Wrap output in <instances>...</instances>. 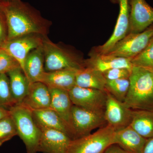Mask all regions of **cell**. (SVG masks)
Listing matches in <instances>:
<instances>
[{
  "label": "cell",
  "mask_w": 153,
  "mask_h": 153,
  "mask_svg": "<svg viewBox=\"0 0 153 153\" xmlns=\"http://www.w3.org/2000/svg\"><path fill=\"white\" fill-rule=\"evenodd\" d=\"M1 4L7 22V41L29 34L47 36L52 23L29 4L14 0Z\"/></svg>",
  "instance_id": "1"
},
{
  "label": "cell",
  "mask_w": 153,
  "mask_h": 153,
  "mask_svg": "<svg viewBox=\"0 0 153 153\" xmlns=\"http://www.w3.org/2000/svg\"><path fill=\"white\" fill-rule=\"evenodd\" d=\"M124 103L131 109L153 111V71L133 66Z\"/></svg>",
  "instance_id": "2"
},
{
  "label": "cell",
  "mask_w": 153,
  "mask_h": 153,
  "mask_svg": "<svg viewBox=\"0 0 153 153\" xmlns=\"http://www.w3.org/2000/svg\"><path fill=\"white\" fill-rule=\"evenodd\" d=\"M9 110L27 153L38 152L42 131L34 121L32 111L22 104L15 105Z\"/></svg>",
  "instance_id": "3"
},
{
  "label": "cell",
  "mask_w": 153,
  "mask_h": 153,
  "mask_svg": "<svg viewBox=\"0 0 153 153\" xmlns=\"http://www.w3.org/2000/svg\"><path fill=\"white\" fill-rule=\"evenodd\" d=\"M43 48L44 68L47 72L66 68H84V60L81 57L60 44L54 43L47 36L44 37Z\"/></svg>",
  "instance_id": "4"
},
{
  "label": "cell",
  "mask_w": 153,
  "mask_h": 153,
  "mask_svg": "<svg viewBox=\"0 0 153 153\" xmlns=\"http://www.w3.org/2000/svg\"><path fill=\"white\" fill-rule=\"evenodd\" d=\"M115 131L107 124L93 134L72 140L68 153H103L114 144Z\"/></svg>",
  "instance_id": "5"
},
{
  "label": "cell",
  "mask_w": 153,
  "mask_h": 153,
  "mask_svg": "<svg viewBox=\"0 0 153 153\" xmlns=\"http://www.w3.org/2000/svg\"><path fill=\"white\" fill-rule=\"evenodd\" d=\"M153 38V24L141 33H128L105 54L131 59L146 47Z\"/></svg>",
  "instance_id": "6"
},
{
  "label": "cell",
  "mask_w": 153,
  "mask_h": 153,
  "mask_svg": "<svg viewBox=\"0 0 153 153\" xmlns=\"http://www.w3.org/2000/svg\"><path fill=\"white\" fill-rule=\"evenodd\" d=\"M106 123L104 113L96 112L73 105L71 112V127L73 140L91 134Z\"/></svg>",
  "instance_id": "7"
},
{
  "label": "cell",
  "mask_w": 153,
  "mask_h": 153,
  "mask_svg": "<svg viewBox=\"0 0 153 153\" xmlns=\"http://www.w3.org/2000/svg\"><path fill=\"white\" fill-rule=\"evenodd\" d=\"M74 105L96 112L104 113L107 100V91L94 88L74 86L68 91Z\"/></svg>",
  "instance_id": "8"
},
{
  "label": "cell",
  "mask_w": 153,
  "mask_h": 153,
  "mask_svg": "<svg viewBox=\"0 0 153 153\" xmlns=\"http://www.w3.org/2000/svg\"><path fill=\"white\" fill-rule=\"evenodd\" d=\"M45 37L36 34L25 35L7 41L1 48L15 58L23 71L27 56L33 49L43 45Z\"/></svg>",
  "instance_id": "9"
},
{
  "label": "cell",
  "mask_w": 153,
  "mask_h": 153,
  "mask_svg": "<svg viewBox=\"0 0 153 153\" xmlns=\"http://www.w3.org/2000/svg\"><path fill=\"white\" fill-rule=\"evenodd\" d=\"M112 3L119 6V13L114 31L109 39L103 45L95 47L91 52L99 54H105L112 49L115 44L128 34L129 30V0H110Z\"/></svg>",
  "instance_id": "10"
},
{
  "label": "cell",
  "mask_w": 153,
  "mask_h": 153,
  "mask_svg": "<svg viewBox=\"0 0 153 153\" xmlns=\"http://www.w3.org/2000/svg\"><path fill=\"white\" fill-rule=\"evenodd\" d=\"M107 94L104 116L107 125L115 131L129 126L132 117L133 109L107 91Z\"/></svg>",
  "instance_id": "11"
},
{
  "label": "cell",
  "mask_w": 153,
  "mask_h": 153,
  "mask_svg": "<svg viewBox=\"0 0 153 153\" xmlns=\"http://www.w3.org/2000/svg\"><path fill=\"white\" fill-rule=\"evenodd\" d=\"M128 33H141L153 24V8L146 0H129Z\"/></svg>",
  "instance_id": "12"
},
{
  "label": "cell",
  "mask_w": 153,
  "mask_h": 153,
  "mask_svg": "<svg viewBox=\"0 0 153 153\" xmlns=\"http://www.w3.org/2000/svg\"><path fill=\"white\" fill-rule=\"evenodd\" d=\"M38 152L43 153H68L71 140L67 134L53 129L41 131Z\"/></svg>",
  "instance_id": "13"
},
{
  "label": "cell",
  "mask_w": 153,
  "mask_h": 153,
  "mask_svg": "<svg viewBox=\"0 0 153 153\" xmlns=\"http://www.w3.org/2000/svg\"><path fill=\"white\" fill-rule=\"evenodd\" d=\"M89 58L84 60V67L103 71L117 68L132 69L131 59L115 57L106 54H99L91 52Z\"/></svg>",
  "instance_id": "14"
},
{
  "label": "cell",
  "mask_w": 153,
  "mask_h": 153,
  "mask_svg": "<svg viewBox=\"0 0 153 153\" xmlns=\"http://www.w3.org/2000/svg\"><path fill=\"white\" fill-rule=\"evenodd\" d=\"M50 89L43 82L31 83L27 94L21 104L32 111L50 108Z\"/></svg>",
  "instance_id": "15"
},
{
  "label": "cell",
  "mask_w": 153,
  "mask_h": 153,
  "mask_svg": "<svg viewBox=\"0 0 153 153\" xmlns=\"http://www.w3.org/2000/svg\"><path fill=\"white\" fill-rule=\"evenodd\" d=\"M34 121L41 131L46 129L57 130L65 133L72 140L70 128L63 120L52 108L32 111Z\"/></svg>",
  "instance_id": "16"
},
{
  "label": "cell",
  "mask_w": 153,
  "mask_h": 153,
  "mask_svg": "<svg viewBox=\"0 0 153 153\" xmlns=\"http://www.w3.org/2000/svg\"><path fill=\"white\" fill-rule=\"evenodd\" d=\"M146 140L129 126L115 131L114 144L129 153H142Z\"/></svg>",
  "instance_id": "17"
},
{
  "label": "cell",
  "mask_w": 153,
  "mask_h": 153,
  "mask_svg": "<svg viewBox=\"0 0 153 153\" xmlns=\"http://www.w3.org/2000/svg\"><path fill=\"white\" fill-rule=\"evenodd\" d=\"M79 70L71 68L45 71L41 82L49 88H57L68 91L76 85V75Z\"/></svg>",
  "instance_id": "18"
},
{
  "label": "cell",
  "mask_w": 153,
  "mask_h": 153,
  "mask_svg": "<svg viewBox=\"0 0 153 153\" xmlns=\"http://www.w3.org/2000/svg\"><path fill=\"white\" fill-rule=\"evenodd\" d=\"M43 45L33 49L25 60L23 71L30 84L41 82L45 72Z\"/></svg>",
  "instance_id": "19"
},
{
  "label": "cell",
  "mask_w": 153,
  "mask_h": 153,
  "mask_svg": "<svg viewBox=\"0 0 153 153\" xmlns=\"http://www.w3.org/2000/svg\"><path fill=\"white\" fill-rule=\"evenodd\" d=\"M51 95L50 108L57 113L67 124L73 135L71 127V112L73 103L68 91L57 88H49Z\"/></svg>",
  "instance_id": "20"
},
{
  "label": "cell",
  "mask_w": 153,
  "mask_h": 153,
  "mask_svg": "<svg viewBox=\"0 0 153 153\" xmlns=\"http://www.w3.org/2000/svg\"><path fill=\"white\" fill-rule=\"evenodd\" d=\"M7 74L15 105L21 104L27 94L30 81L21 67L12 70Z\"/></svg>",
  "instance_id": "21"
},
{
  "label": "cell",
  "mask_w": 153,
  "mask_h": 153,
  "mask_svg": "<svg viewBox=\"0 0 153 153\" xmlns=\"http://www.w3.org/2000/svg\"><path fill=\"white\" fill-rule=\"evenodd\" d=\"M106 79L101 71L88 68L77 71L76 75V85L85 88L105 90Z\"/></svg>",
  "instance_id": "22"
},
{
  "label": "cell",
  "mask_w": 153,
  "mask_h": 153,
  "mask_svg": "<svg viewBox=\"0 0 153 153\" xmlns=\"http://www.w3.org/2000/svg\"><path fill=\"white\" fill-rule=\"evenodd\" d=\"M130 126L145 138L153 137V111L133 110Z\"/></svg>",
  "instance_id": "23"
},
{
  "label": "cell",
  "mask_w": 153,
  "mask_h": 153,
  "mask_svg": "<svg viewBox=\"0 0 153 153\" xmlns=\"http://www.w3.org/2000/svg\"><path fill=\"white\" fill-rule=\"evenodd\" d=\"M130 87L129 79L106 80L105 90L118 100L124 102Z\"/></svg>",
  "instance_id": "24"
},
{
  "label": "cell",
  "mask_w": 153,
  "mask_h": 153,
  "mask_svg": "<svg viewBox=\"0 0 153 153\" xmlns=\"http://www.w3.org/2000/svg\"><path fill=\"white\" fill-rule=\"evenodd\" d=\"M133 66L153 71V38L139 54L132 58Z\"/></svg>",
  "instance_id": "25"
},
{
  "label": "cell",
  "mask_w": 153,
  "mask_h": 153,
  "mask_svg": "<svg viewBox=\"0 0 153 153\" xmlns=\"http://www.w3.org/2000/svg\"><path fill=\"white\" fill-rule=\"evenodd\" d=\"M15 105L7 74H0V106L10 109Z\"/></svg>",
  "instance_id": "26"
},
{
  "label": "cell",
  "mask_w": 153,
  "mask_h": 153,
  "mask_svg": "<svg viewBox=\"0 0 153 153\" xmlns=\"http://www.w3.org/2000/svg\"><path fill=\"white\" fill-rule=\"evenodd\" d=\"M16 135V129L10 115L0 120V146Z\"/></svg>",
  "instance_id": "27"
},
{
  "label": "cell",
  "mask_w": 153,
  "mask_h": 153,
  "mask_svg": "<svg viewBox=\"0 0 153 153\" xmlns=\"http://www.w3.org/2000/svg\"><path fill=\"white\" fill-rule=\"evenodd\" d=\"M21 67L19 62L7 52L0 48V74H7L16 68Z\"/></svg>",
  "instance_id": "28"
},
{
  "label": "cell",
  "mask_w": 153,
  "mask_h": 153,
  "mask_svg": "<svg viewBox=\"0 0 153 153\" xmlns=\"http://www.w3.org/2000/svg\"><path fill=\"white\" fill-rule=\"evenodd\" d=\"M131 70L125 68H111L102 72L106 80L129 79Z\"/></svg>",
  "instance_id": "29"
},
{
  "label": "cell",
  "mask_w": 153,
  "mask_h": 153,
  "mask_svg": "<svg viewBox=\"0 0 153 153\" xmlns=\"http://www.w3.org/2000/svg\"><path fill=\"white\" fill-rule=\"evenodd\" d=\"M8 28L4 11L0 3V48L7 41Z\"/></svg>",
  "instance_id": "30"
},
{
  "label": "cell",
  "mask_w": 153,
  "mask_h": 153,
  "mask_svg": "<svg viewBox=\"0 0 153 153\" xmlns=\"http://www.w3.org/2000/svg\"><path fill=\"white\" fill-rule=\"evenodd\" d=\"M103 153H129L124 150L117 145L114 144L110 146Z\"/></svg>",
  "instance_id": "31"
},
{
  "label": "cell",
  "mask_w": 153,
  "mask_h": 153,
  "mask_svg": "<svg viewBox=\"0 0 153 153\" xmlns=\"http://www.w3.org/2000/svg\"><path fill=\"white\" fill-rule=\"evenodd\" d=\"M142 153H153V137L147 139Z\"/></svg>",
  "instance_id": "32"
},
{
  "label": "cell",
  "mask_w": 153,
  "mask_h": 153,
  "mask_svg": "<svg viewBox=\"0 0 153 153\" xmlns=\"http://www.w3.org/2000/svg\"><path fill=\"white\" fill-rule=\"evenodd\" d=\"M10 114V110L0 106V120Z\"/></svg>",
  "instance_id": "33"
},
{
  "label": "cell",
  "mask_w": 153,
  "mask_h": 153,
  "mask_svg": "<svg viewBox=\"0 0 153 153\" xmlns=\"http://www.w3.org/2000/svg\"><path fill=\"white\" fill-rule=\"evenodd\" d=\"M14 1V0H0V3L3 4H7Z\"/></svg>",
  "instance_id": "34"
}]
</instances>
